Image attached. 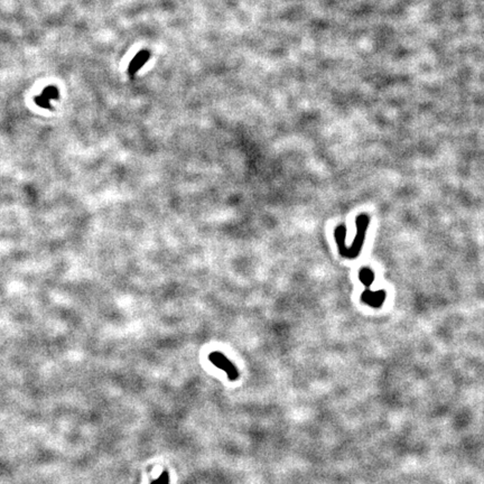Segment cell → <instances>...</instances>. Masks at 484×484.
Returning a JSON list of instances; mask_svg holds the SVG:
<instances>
[{
	"mask_svg": "<svg viewBox=\"0 0 484 484\" xmlns=\"http://www.w3.org/2000/svg\"><path fill=\"white\" fill-rule=\"evenodd\" d=\"M152 484H169V475L167 472H162L161 477L155 481H153Z\"/></svg>",
	"mask_w": 484,
	"mask_h": 484,
	"instance_id": "obj_4",
	"label": "cell"
},
{
	"mask_svg": "<svg viewBox=\"0 0 484 484\" xmlns=\"http://www.w3.org/2000/svg\"><path fill=\"white\" fill-rule=\"evenodd\" d=\"M209 360L210 362L214 364L215 367H218L219 369H221V370L226 372L229 379L232 381L238 379V377H239L238 369L226 355L220 353V352H212V353H210L209 355Z\"/></svg>",
	"mask_w": 484,
	"mask_h": 484,
	"instance_id": "obj_1",
	"label": "cell"
},
{
	"mask_svg": "<svg viewBox=\"0 0 484 484\" xmlns=\"http://www.w3.org/2000/svg\"><path fill=\"white\" fill-rule=\"evenodd\" d=\"M149 56H151V54H149L148 51H142V52L138 53L137 56H136L135 59L131 61V64H130L129 70H128L130 76H134V74L137 72L145 63L147 62Z\"/></svg>",
	"mask_w": 484,
	"mask_h": 484,
	"instance_id": "obj_3",
	"label": "cell"
},
{
	"mask_svg": "<svg viewBox=\"0 0 484 484\" xmlns=\"http://www.w3.org/2000/svg\"><path fill=\"white\" fill-rule=\"evenodd\" d=\"M57 96H59V90H57V87L47 86L46 89H44L41 95L37 96V98H35V102H36L38 105H41V107L50 109L51 108L50 101L53 99H57Z\"/></svg>",
	"mask_w": 484,
	"mask_h": 484,
	"instance_id": "obj_2",
	"label": "cell"
}]
</instances>
